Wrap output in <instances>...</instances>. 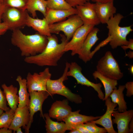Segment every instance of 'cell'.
Here are the masks:
<instances>
[{
	"label": "cell",
	"mask_w": 133,
	"mask_h": 133,
	"mask_svg": "<svg viewBox=\"0 0 133 133\" xmlns=\"http://www.w3.org/2000/svg\"><path fill=\"white\" fill-rule=\"evenodd\" d=\"M71 7L74 8L78 5H83L89 1V0H65Z\"/></svg>",
	"instance_id": "d6a6232c"
},
{
	"label": "cell",
	"mask_w": 133,
	"mask_h": 133,
	"mask_svg": "<svg viewBox=\"0 0 133 133\" xmlns=\"http://www.w3.org/2000/svg\"><path fill=\"white\" fill-rule=\"evenodd\" d=\"M121 48L124 50H126L128 49H129L132 50H133V39H129L128 42L126 45L121 46Z\"/></svg>",
	"instance_id": "8d00e7d4"
},
{
	"label": "cell",
	"mask_w": 133,
	"mask_h": 133,
	"mask_svg": "<svg viewBox=\"0 0 133 133\" xmlns=\"http://www.w3.org/2000/svg\"><path fill=\"white\" fill-rule=\"evenodd\" d=\"M70 63L66 62L65 68L62 76L55 80H48L46 84V89L50 94L52 96L55 94L62 95L72 102L76 103L82 102V98L79 95L74 94L64 85L63 82L68 79L67 75Z\"/></svg>",
	"instance_id": "277c9868"
},
{
	"label": "cell",
	"mask_w": 133,
	"mask_h": 133,
	"mask_svg": "<svg viewBox=\"0 0 133 133\" xmlns=\"http://www.w3.org/2000/svg\"><path fill=\"white\" fill-rule=\"evenodd\" d=\"M125 85L127 90L126 95L127 97H131L133 95V82H128Z\"/></svg>",
	"instance_id": "836d02e7"
},
{
	"label": "cell",
	"mask_w": 133,
	"mask_h": 133,
	"mask_svg": "<svg viewBox=\"0 0 133 133\" xmlns=\"http://www.w3.org/2000/svg\"><path fill=\"white\" fill-rule=\"evenodd\" d=\"M30 115L29 107H17L8 129L15 133L17 129L22 127L25 130L29 122Z\"/></svg>",
	"instance_id": "2e32d148"
},
{
	"label": "cell",
	"mask_w": 133,
	"mask_h": 133,
	"mask_svg": "<svg viewBox=\"0 0 133 133\" xmlns=\"http://www.w3.org/2000/svg\"><path fill=\"white\" fill-rule=\"evenodd\" d=\"M96 69V71L102 75L117 81L123 76L117 61L110 51L106 52L98 61Z\"/></svg>",
	"instance_id": "5b68a950"
},
{
	"label": "cell",
	"mask_w": 133,
	"mask_h": 133,
	"mask_svg": "<svg viewBox=\"0 0 133 133\" xmlns=\"http://www.w3.org/2000/svg\"><path fill=\"white\" fill-rule=\"evenodd\" d=\"M122 113L114 111L112 116L114 117L112 120L113 124H116L118 133H130L129 124L133 118V110H132L126 111Z\"/></svg>",
	"instance_id": "ac0fdd59"
},
{
	"label": "cell",
	"mask_w": 133,
	"mask_h": 133,
	"mask_svg": "<svg viewBox=\"0 0 133 133\" xmlns=\"http://www.w3.org/2000/svg\"><path fill=\"white\" fill-rule=\"evenodd\" d=\"M71 112L68 100L64 99L54 102L49 110V115L50 117L55 119L58 121H63Z\"/></svg>",
	"instance_id": "9a60e30c"
},
{
	"label": "cell",
	"mask_w": 133,
	"mask_h": 133,
	"mask_svg": "<svg viewBox=\"0 0 133 133\" xmlns=\"http://www.w3.org/2000/svg\"><path fill=\"white\" fill-rule=\"evenodd\" d=\"M124 17L122 14L117 13L112 16L106 23L108 31V35L111 38L109 43L113 49L126 45L128 42L127 36L133 31L131 26L123 27L119 26L121 21Z\"/></svg>",
	"instance_id": "3957f363"
},
{
	"label": "cell",
	"mask_w": 133,
	"mask_h": 133,
	"mask_svg": "<svg viewBox=\"0 0 133 133\" xmlns=\"http://www.w3.org/2000/svg\"><path fill=\"white\" fill-rule=\"evenodd\" d=\"M12 131L8 128L3 127L0 128V133H12Z\"/></svg>",
	"instance_id": "f35d334b"
},
{
	"label": "cell",
	"mask_w": 133,
	"mask_h": 133,
	"mask_svg": "<svg viewBox=\"0 0 133 133\" xmlns=\"http://www.w3.org/2000/svg\"><path fill=\"white\" fill-rule=\"evenodd\" d=\"M8 30L6 23L3 22H0V37L4 34Z\"/></svg>",
	"instance_id": "d590c367"
},
{
	"label": "cell",
	"mask_w": 133,
	"mask_h": 133,
	"mask_svg": "<svg viewBox=\"0 0 133 133\" xmlns=\"http://www.w3.org/2000/svg\"><path fill=\"white\" fill-rule=\"evenodd\" d=\"M28 0H3L6 6L26 10Z\"/></svg>",
	"instance_id": "f546056e"
},
{
	"label": "cell",
	"mask_w": 133,
	"mask_h": 133,
	"mask_svg": "<svg viewBox=\"0 0 133 133\" xmlns=\"http://www.w3.org/2000/svg\"><path fill=\"white\" fill-rule=\"evenodd\" d=\"M84 23L77 14L71 15L66 20L49 25L51 33L58 34L63 32L69 41L76 31Z\"/></svg>",
	"instance_id": "52a82bcc"
},
{
	"label": "cell",
	"mask_w": 133,
	"mask_h": 133,
	"mask_svg": "<svg viewBox=\"0 0 133 133\" xmlns=\"http://www.w3.org/2000/svg\"><path fill=\"white\" fill-rule=\"evenodd\" d=\"M47 2L45 0H28L26 10L35 18L36 12L39 11L45 17L47 10Z\"/></svg>",
	"instance_id": "4316f807"
},
{
	"label": "cell",
	"mask_w": 133,
	"mask_h": 133,
	"mask_svg": "<svg viewBox=\"0 0 133 133\" xmlns=\"http://www.w3.org/2000/svg\"><path fill=\"white\" fill-rule=\"evenodd\" d=\"M28 11L23 9L6 6L2 17V21L12 31L23 28L26 26Z\"/></svg>",
	"instance_id": "8992f818"
},
{
	"label": "cell",
	"mask_w": 133,
	"mask_h": 133,
	"mask_svg": "<svg viewBox=\"0 0 133 133\" xmlns=\"http://www.w3.org/2000/svg\"><path fill=\"white\" fill-rule=\"evenodd\" d=\"M105 100V105L107 107L105 114L98 119L91 121L102 126L108 133H116L113 126L111 117L117 104L111 101L109 97Z\"/></svg>",
	"instance_id": "5bb4252c"
},
{
	"label": "cell",
	"mask_w": 133,
	"mask_h": 133,
	"mask_svg": "<svg viewBox=\"0 0 133 133\" xmlns=\"http://www.w3.org/2000/svg\"><path fill=\"white\" fill-rule=\"evenodd\" d=\"M46 118L45 127L47 133H64L68 130L65 123L58 122L53 121L50 118L49 114H43Z\"/></svg>",
	"instance_id": "484cf974"
},
{
	"label": "cell",
	"mask_w": 133,
	"mask_h": 133,
	"mask_svg": "<svg viewBox=\"0 0 133 133\" xmlns=\"http://www.w3.org/2000/svg\"><path fill=\"white\" fill-rule=\"evenodd\" d=\"M95 3H105L112 1L114 0H89Z\"/></svg>",
	"instance_id": "ab89813d"
},
{
	"label": "cell",
	"mask_w": 133,
	"mask_h": 133,
	"mask_svg": "<svg viewBox=\"0 0 133 133\" xmlns=\"http://www.w3.org/2000/svg\"><path fill=\"white\" fill-rule=\"evenodd\" d=\"M5 7L3 2L0 0V22H2V17Z\"/></svg>",
	"instance_id": "74e56055"
},
{
	"label": "cell",
	"mask_w": 133,
	"mask_h": 133,
	"mask_svg": "<svg viewBox=\"0 0 133 133\" xmlns=\"http://www.w3.org/2000/svg\"><path fill=\"white\" fill-rule=\"evenodd\" d=\"M60 35L61 42L60 43L55 35L48 36V42L43 51L36 55L25 57V62L40 66H57L58 61L65 52V47L68 41L64 35Z\"/></svg>",
	"instance_id": "6da1fadb"
},
{
	"label": "cell",
	"mask_w": 133,
	"mask_h": 133,
	"mask_svg": "<svg viewBox=\"0 0 133 133\" xmlns=\"http://www.w3.org/2000/svg\"><path fill=\"white\" fill-rule=\"evenodd\" d=\"M99 28L94 27L87 35L78 54L79 58L85 63L90 61L94 54L91 49L99 40Z\"/></svg>",
	"instance_id": "7c38bea8"
},
{
	"label": "cell",
	"mask_w": 133,
	"mask_h": 133,
	"mask_svg": "<svg viewBox=\"0 0 133 133\" xmlns=\"http://www.w3.org/2000/svg\"><path fill=\"white\" fill-rule=\"evenodd\" d=\"M1 87L5 94L8 105L11 109L15 111L19 102L17 88L12 84L7 86L5 83L2 85Z\"/></svg>",
	"instance_id": "603a6c76"
},
{
	"label": "cell",
	"mask_w": 133,
	"mask_h": 133,
	"mask_svg": "<svg viewBox=\"0 0 133 133\" xmlns=\"http://www.w3.org/2000/svg\"><path fill=\"white\" fill-rule=\"evenodd\" d=\"M26 25L32 27L37 32L47 37L51 35L49 25L45 17L42 19L33 18L29 15Z\"/></svg>",
	"instance_id": "ffe728a7"
},
{
	"label": "cell",
	"mask_w": 133,
	"mask_h": 133,
	"mask_svg": "<svg viewBox=\"0 0 133 133\" xmlns=\"http://www.w3.org/2000/svg\"><path fill=\"white\" fill-rule=\"evenodd\" d=\"M0 109L5 112L11 109L7 107V101L5 94L0 87Z\"/></svg>",
	"instance_id": "1f68e13d"
},
{
	"label": "cell",
	"mask_w": 133,
	"mask_h": 133,
	"mask_svg": "<svg viewBox=\"0 0 133 133\" xmlns=\"http://www.w3.org/2000/svg\"><path fill=\"white\" fill-rule=\"evenodd\" d=\"M80 110L71 112L69 115L64 120L66 124L68 130H70L73 126L80 123H84L87 122L97 120L101 116L94 117L88 116L79 114Z\"/></svg>",
	"instance_id": "44dd1931"
},
{
	"label": "cell",
	"mask_w": 133,
	"mask_h": 133,
	"mask_svg": "<svg viewBox=\"0 0 133 133\" xmlns=\"http://www.w3.org/2000/svg\"><path fill=\"white\" fill-rule=\"evenodd\" d=\"M113 1L94 3V8L100 23L106 24L116 13V9L114 5Z\"/></svg>",
	"instance_id": "e0dca14e"
},
{
	"label": "cell",
	"mask_w": 133,
	"mask_h": 133,
	"mask_svg": "<svg viewBox=\"0 0 133 133\" xmlns=\"http://www.w3.org/2000/svg\"><path fill=\"white\" fill-rule=\"evenodd\" d=\"M16 80L19 85L18 107L21 108L26 106L29 107L30 103V96L29 93L28 92L26 80L22 78L21 76L18 75Z\"/></svg>",
	"instance_id": "7402d4cb"
},
{
	"label": "cell",
	"mask_w": 133,
	"mask_h": 133,
	"mask_svg": "<svg viewBox=\"0 0 133 133\" xmlns=\"http://www.w3.org/2000/svg\"><path fill=\"white\" fill-rule=\"evenodd\" d=\"M133 117L131 120L129 124V128L130 133H133Z\"/></svg>",
	"instance_id": "60d3db41"
},
{
	"label": "cell",
	"mask_w": 133,
	"mask_h": 133,
	"mask_svg": "<svg viewBox=\"0 0 133 133\" xmlns=\"http://www.w3.org/2000/svg\"><path fill=\"white\" fill-rule=\"evenodd\" d=\"M83 125L90 133H105L107 132L104 128L98 127L95 123L91 121L83 123Z\"/></svg>",
	"instance_id": "4dcf8cb0"
},
{
	"label": "cell",
	"mask_w": 133,
	"mask_h": 133,
	"mask_svg": "<svg viewBox=\"0 0 133 133\" xmlns=\"http://www.w3.org/2000/svg\"><path fill=\"white\" fill-rule=\"evenodd\" d=\"M15 112L10 109L3 112L0 115V128L3 127L8 128L12 121Z\"/></svg>",
	"instance_id": "f1b7e54d"
},
{
	"label": "cell",
	"mask_w": 133,
	"mask_h": 133,
	"mask_svg": "<svg viewBox=\"0 0 133 133\" xmlns=\"http://www.w3.org/2000/svg\"><path fill=\"white\" fill-rule=\"evenodd\" d=\"M83 124L80 123L74 125L72 127L71 130L72 129H77L79 130L81 133H90L83 126Z\"/></svg>",
	"instance_id": "e575fe53"
},
{
	"label": "cell",
	"mask_w": 133,
	"mask_h": 133,
	"mask_svg": "<svg viewBox=\"0 0 133 133\" xmlns=\"http://www.w3.org/2000/svg\"><path fill=\"white\" fill-rule=\"evenodd\" d=\"M125 88V85H119L118 89H114L109 96L112 102L118 105V111L120 112L126 111L127 109L123 93Z\"/></svg>",
	"instance_id": "d4e9b609"
},
{
	"label": "cell",
	"mask_w": 133,
	"mask_h": 133,
	"mask_svg": "<svg viewBox=\"0 0 133 133\" xmlns=\"http://www.w3.org/2000/svg\"><path fill=\"white\" fill-rule=\"evenodd\" d=\"M1 1H2V0H0Z\"/></svg>",
	"instance_id": "7dc6e473"
},
{
	"label": "cell",
	"mask_w": 133,
	"mask_h": 133,
	"mask_svg": "<svg viewBox=\"0 0 133 133\" xmlns=\"http://www.w3.org/2000/svg\"><path fill=\"white\" fill-rule=\"evenodd\" d=\"M11 41L12 44L19 50L21 56L25 57L41 53L48 42L47 37L38 32L26 35L20 29L12 31Z\"/></svg>",
	"instance_id": "7a4b0ae2"
},
{
	"label": "cell",
	"mask_w": 133,
	"mask_h": 133,
	"mask_svg": "<svg viewBox=\"0 0 133 133\" xmlns=\"http://www.w3.org/2000/svg\"><path fill=\"white\" fill-rule=\"evenodd\" d=\"M82 70L81 67L76 63L72 62L70 63L67 75L68 76H71L74 78L78 84L93 88L97 92L99 98L104 100V95L101 89L102 87L101 84L95 83L90 81L83 74Z\"/></svg>",
	"instance_id": "8fae6325"
},
{
	"label": "cell",
	"mask_w": 133,
	"mask_h": 133,
	"mask_svg": "<svg viewBox=\"0 0 133 133\" xmlns=\"http://www.w3.org/2000/svg\"><path fill=\"white\" fill-rule=\"evenodd\" d=\"M77 14L84 24L97 25L100 23L94 7V3L88 2L76 6Z\"/></svg>",
	"instance_id": "4fadbf2b"
},
{
	"label": "cell",
	"mask_w": 133,
	"mask_h": 133,
	"mask_svg": "<svg viewBox=\"0 0 133 133\" xmlns=\"http://www.w3.org/2000/svg\"><path fill=\"white\" fill-rule=\"evenodd\" d=\"M130 72L132 74H133V65H131L130 68Z\"/></svg>",
	"instance_id": "f6af8a7d"
},
{
	"label": "cell",
	"mask_w": 133,
	"mask_h": 133,
	"mask_svg": "<svg viewBox=\"0 0 133 133\" xmlns=\"http://www.w3.org/2000/svg\"><path fill=\"white\" fill-rule=\"evenodd\" d=\"M3 111H4L3 110L0 109V115L3 112Z\"/></svg>",
	"instance_id": "bcb514c9"
},
{
	"label": "cell",
	"mask_w": 133,
	"mask_h": 133,
	"mask_svg": "<svg viewBox=\"0 0 133 133\" xmlns=\"http://www.w3.org/2000/svg\"><path fill=\"white\" fill-rule=\"evenodd\" d=\"M125 56H127L130 59H132L133 58V50H130L127 53H126Z\"/></svg>",
	"instance_id": "b9f144b4"
},
{
	"label": "cell",
	"mask_w": 133,
	"mask_h": 133,
	"mask_svg": "<svg viewBox=\"0 0 133 133\" xmlns=\"http://www.w3.org/2000/svg\"><path fill=\"white\" fill-rule=\"evenodd\" d=\"M16 133H23L21 131V127H19L17 128L16 130Z\"/></svg>",
	"instance_id": "ee69618b"
},
{
	"label": "cell",
	"mask_w": 133,
	"mask_h": 133,
	"mask_svg": "<svg viewBox=\"0 0 133 133\" xmlns=\"http://www.w3.org/2000/svg\"><path fill=\"white\" fill-rule=\"evenodd\" d=\"M95 26L83 24L78 28L74 32L71 40L66 45L65 51H71L72 56L78 54L87 35Z\"/></svg>",
	"instance_id": "ba28073f"
},
{
	"label": "cell",
	"mask_w": 133,
	"mask_h": 133,
	"mask_svg": "<svg viewBox=\"0 0 133 133\" xmlns=\"http://www.w3.org/2000/svg\"><path fill=\"white\" fill-rule=\"evenodd\" d=\"M92 75L95 79H99L103 85L105 91L104 100H105L109 97L113 90L117 89L116 86L118 84L117 80L106 77L96 70L93 73Z\"/></svg>",
	"instance_id": "cb8c5ba5"
},
{
	"label": "cell",
	"mask_w": 133,
	"mask_h": 133,
	"mask_svg": "<svg viewBox=\"0 0 133 133\" xmlns=\"http://www.w3.org/2000/svg\"><path fill=\"white\" fill-rule=\"evenodd\" d=\"M30 97V103L29 106L30 118L29 122L25 130V133H29L33 116L35 113L38 111L40 112V116L44 119L42 110L43 103L50 94L47 91H33L29 93Z\"/></svg>",
	"instance_id": "9c48e42d"
},
{
	"label": "cell",
	"mask_w": 133,
	"mask_h": 133,
	"mask_svg": "<svg viewBox=\"0 0 133 133\" xmlns=\"http://www.w3.org/2000/svg\"><path fill=\"white\" fill-rule=\"evenodd\" d=\"M51 76V74L48 67L46 68L39 73L34 72L32 74L28 72L26 79L28 92L33 91H47V82L50 79Z\"/></svg>",
	"instance_id": "30bf717a"
},
{
	"label": "cell",
	"mask_w": 133,
	"mask_h": 133,
	"mask_svg": "<svg viewBox=\"0 0 133 133\" xmlns=\"http://www.w3.org/2000/svg\"><path fill=\"white\" fill-rule=\"evenodd\" d=\"M77 14L76 8L73 10H55L47 8L44 17L50 25L63 21L71 15Z\"/></svg>",
	"instance_id": "d6986e66"
},
{
	"label": "cell",
	"mask_w": 133,
	"mask_h": 133,
	"mask_svg": "<svg viewBox=\"0 0 133 133\" xmlns=\"http://www.w3.org/2000/svg\"><path fill=\"white\" fill-rule=\"evenodd\" d=\"M47 8L55 10H68L75 9L69 5L65 0H47Z\"/></svg>",
	"instance_id": "83f0119b"
},
{
	"label": "cell",
	"mask_w": 133,
	"mask_h": 133,
	"mask_svg": "<svg viewBox=\"0 0 133 133\" xmlns=\"http://www.w3.org/2000/svg\"><path fill=\"white\" fill-rule=\"evenodd\" d=\"M70 130L69 133H81L79 130L75 129H72Z\"/></svg>",
	"instance_id": "7bdbcfd3"
}]
</instances>
